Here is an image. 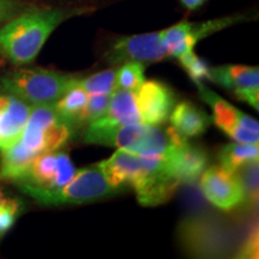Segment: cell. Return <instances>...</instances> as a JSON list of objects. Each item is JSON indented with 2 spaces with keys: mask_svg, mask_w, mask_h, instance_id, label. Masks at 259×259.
I'll use <instances>...</instances> for the list:
<instances>
[{
  "mask_svg": "<svg viewBox=\"0 0 259 259\" xmlns=\"http://www.w3.org/2000/svg\"><path fill=\"white\" fill-rule=\"evenodd\" d=\"M96 166L113 186L120 190L132 187L138 203L143 206H157L168 202L180 186L163 156H144L118 149Z\"/></svg>",
  "mask_w": 259,
  "mask_h": 259,
  "instance_id": "1",
  "label": "cell"
},
{
  "mask_svg": "<svg viewBox=\"0 0 259 259\" xmlns=\"http://www.w3.org/2000/svg\"><path fill=\"white\" fill-rule=\"evenodd\" d=\"M76 127L53 105L31 107L27 124L11 147L2 151L0 179L14 181L38 155L59 150L72 138Z\"/></svg>",
  "mask_w": 259,
  "mask_h": 259,
  "instance_id": "2",
  "label": "cell"
},
{
  "mask_svg": "<svg viewBox=\"0 0 259 259\" xmlns=\"http://www.w3.org/2000/svg\"><path fill=\"white\" fill-rule=\"evenodd\" d=\"M90 9H32L22 12L0 28V57L16 66L36 59L53 31L67 19Z\"/></svg>",
  "mask_w": 259,
  "mask_h": 259,
  "instance_id": "3",
  "label": "cell"
},
{
  "mask_svg": "<svg viewBox=\"0 0 259 259\" xmlns=\"http://www.w3.org/2000/svg\"><path fill=\"white\" fill-rule=\"evenodd\" d=\"M83 138L88 144L122 149L144 156H164L185 137L171 126L160 128L144 122H115L100 118L88 125Z\"/></svg>",
  "mask_w": 259,
  "mask_h": 259,
  "instance_id": "4",
  "label": "cell"
},
{
  "mask_svg": "<svg viewBox=\"0 0 259 259\" xmlns=\"http://www.w3.org/2000/svg\"><path fill=\"white\" fill-rule=\"evenodd\" d=\"M79 77L48 69H21L0 76V88L14 94L31 107L53 105Z\"/></svg>",
  "mask_w": 259,
  "mask_h": 259,
  "instance_id": "5",
  "label": "cell"
},
{
  "mask_svg": "<svg viewBox=\"0 0 259 259\" xmlns=\"http://www.w3.org/2000/svg\"><path fill=\"white\" fill-rule=\"evenodd\" d=\"M120 189L113 186L99 167L93 166L76 170L69 183L56 190L29 192L41 205L84 204L118 193Z\"/></svg>",
  "mask_w": 259,
  "mask_h": 259,
  "instance_id": "6",
  "label": "cell"
},
{
  "mask_svg": "<svg viewBox=\"0 0 259 259\" xmlns=\"http://www.w3.org/2000/svg\"><path fill=\"white\" fill-rule=\"evenodd\" d=\"M74 173L76 168L69 155L56 150L35 157L14 183L28 194L59 189L72 179Z\"/></svg>",
  "mask_w": 259,
  "mask_h": 259,
  "instance_id": "7",
  "label": "cell"
},
{
  "mask_svg": "<svg viewBox=\"0 0 259 259\" xmlns=\"http://www.w3.org/2000/svg\"><path fill=\"white\" fill-rule=\"evenodd\" d=\"M200 99L212 109V120L220 130L239 143H259V122L252 116L235 108L225 99L206 88L203 83L197 84Z\"/></svg>",
  "mask_w": 259,
  "mask_h": 259,
  "instance_id": "8",
  "label": "cell"
},
{
  "mask_svg": "<svg viewBox=\"0 0 259 259\" xmlns=\"http://www.w3.org/2000/svg\"><path fill=\"white\" fill-rule=\"evenodd\" d=\"M168 56L161 31L145 32L120 37L106 52L105 59L108 64L118 65L136 61L153 64L166 59Z\"/></svg>",
  "mask_w": 259,
  "mask_h": 259,
  "instance_id": "9",
  "label": "cell"
},
{
  "mask_svg": "<svg viewBox=\"0 0 259 259\" xmlns=\"http://www.w3.org/2000/svg\"><path fill=\"white\" fill-rule=\"evenodd\" d=\"M179 238L186 251L197 255L226 253L228 235L226 228L208 218H190L180 225Z\"/></svg>",
  "mask_w": 259,
  "mask_h": 259,
  "instance_id": "10",
  "label": "cell"
},
{
  "mask_svg": "<svg viewBox=\"0 0 259 259\" xmlns=\"http://www.w3.org/2000/svg\"><path fill=\"white\" fill-rule=\"evenodd\" d=\"M198 181L204 197L219 209L229 211L245 203L240 181L221 166L205 168Z\"/></svg>",
  "mask_w": 259,
  "mask_h": 259,
  "instance_id": "11",
  "label": "cell"
},
{
  "mask_svg": "<svg viewBox=\"0 0 259 259\" xmlns=\"http://www.w3.org/2000/svg\"><path fill=\"white\" fill-rule=\"evenodd\" d=\"M210 80L231 90L239 100L259 109V70L255 66L222 65L210 67Z\"/></svg>",
  "mask_w": 259,
  "mask_h": 259,
  "instance_id": "12",
  "label": "cell"
},
{
  "mask_svg": "<svg viewBox=\"0 0 259 259\" xmlns=\"http://www.w3.org/2000/svg\"><path fill=\"white\" fill-rule=\"evenodd\" d=\"M135 97L142 122L149 125L164 124L176 106V94L158 80H145L135 92Z\"/></svg>",
  "mask_w": 259,
  "mask_h": 259,
  "instance_id": "13",
  "label": "cell"
},
{
  "mask_svg": "<svg viewBox=\"0 0 259 259\" xmlns=\"http://www.w3.org/2000/svg\"><path fill=\"white\" fill-rule=\"evenodd\" d=\"M163 157L170 174L180 185L196 184L209 162L206 151L198 145L189 143L187 138L174 145Z\"/></svg>",
  "mask_w": 259,
  "mask_h": 259,
  "instance_id": "14",
  "label": "cell"
},
{
  "mask_svg": "<svg viewBox=\"0 0 259 259\" xmlns=\"http://www.w3.org/2000/svg\"><path fill=\"white\" fill-rule=\"evenodd\" d=\"M31 106L14 94L0 92V153L19 138L27 124Z\"/></svg>",
  "mask_w": 259,
  "mask_h": 259,
  "instance_id": "15",
  "label": "cell"
},
{
  "mask_svg": "<svg viewBox=\"0 0 259 259\" xmlns=\"http://www.w3.org/2000/svg\"><path fill=\"white\" fill-rule=\"evenodd\" d=\"M169 118L171 127L185 138L198 137L211 124V118L190 101H183L174 106Z\"/></svg>",
  "mask_w": 259,
  "mask_h": 259,
  "instance_id": "16",
  "label": "cell"
},
{
  "mask_svg": "<svg viewBox=\"0 0 259 259\" xmlns=\"http://www.w3.org/2000/svg\"><path fill=\"white\" fill-rule=\"evenodd\" d=\"M102 119L115 122H142L136 106L135 92L115 89Z\"/></svg>",
  "mask_w": 259,
  "mask_h": 259,
  "instance_id": "17",
  "label": "cell"
},
{
  "mask_svg": "<svg viewBox=\"0 0 259 259\" xmlns=\"http://www.w3.org/2000/svg\"><path fill=\"white\" fill-rule=\"evenodd\" d=\"M242 16H229V17H222L216 19H210L206 22H198V23H192V22H181L183 23L184 35H185V42L190 48H194L196 45L204 37L209 35L215 34L223 29L232 27L239 22L245 21Z\"/></svg>",
  "mask_w": 259,
  "mask_h": 259,
  "instance_id": "18",
  "label": "cell"
},
{
  "mask_svg": "<svg viewBox=\"0 0 259 259\" xmlns=\"http://www.w3.org/2000/svg\"><path fill=\"white\" fill-rule=\"evenodd\" d=\"M258 144L239 143V142L225 145L219 153L220 166L229 173H234L236 169L252 161H258Z\"/></svg>",
  "mask_w": 259,
  "mask_h": 259,
  "instance_id": "19",
  "label": "cell"
},
{
  "mask_svg": "<svg viewBox=\"0 0 259 259\" xmlns=\"http://www.w3.org/2000/svg\"><path fill=\"white\" fill-rule=\"evenodd\" d=\"M88 94L79 87H73L67 90L63 96L53 103L56 111L65 120L71 122L74 127H78V118L87 103Z\"/></svg>",
  "mask_w": 259,
  "mask_h": 259,
  "instance_id": "20",
  "label": "cell"
},
{
  "mask_svg": "<svg viewBox=\"0 0 259 259\" xmlns=\"http://www.w3.org/2000/svg\"><path fill=\"white\" fill-rule=\"evenodd\" d=\"M145 65L136 61L121 64L116 70L115 89H124L136 92L145 82Z\"/></svg>",
  "mask_w": 259,
  "mask_h": 259,
  "instance_id": "21",
  "label": "cell"
},
{
  "mask_svg": "<svg viewBox=\"0 0 259 259\" xmlns=\"http://www.w3.org/2000/svg\"><path fill=\"white\" fill-rule=\"evenodd\" d=\"M116 70L108 69L97 72L87 78H79L77 87L87 94H112L115 90Z\"/></svg>",
  "mask_w": 259,
  "mask_h": 259,
  "instance_id": "22",
  "label": "cell"
},
{
  "mask_svg": "<svg viewBox=\"0 0 259 259\" xmlns=\"http://www.w3.org/2000/svg\"><path fill=\"white\" fill-rule=\"evenodd\" d=\"M245 193V203L254 206L258 203V161H252L234 171Z\"/></svg>",
  "mask_w": 259,
  "mask_h": 259,
  "instance_id": "23",
  "label": "cell"
},
{
  "mask_svg": "<svg viewBox=\"0 0 259 259\" xmlns=\"http://www.w3.org/2000/svg\"><path fill=\"white\" fill-rule=\"evenodd\" d=\"M111 95L112 94H88L87 103L78 118V127L102 118L108 108Z\"/></svg>",
  "mask_w": 259,
  "mask_h": 259,
  "instance_id": "24",
  "label": "cell"
},
{
  "mask_svg": "<svg viewBox=\"0 0 259 259\" xmlns=\"http://www.w3.org/2000/svg\"><path fill=\"white\" fill-rule=\"evenodd\" d=\"M180 61V65L189 74L191 80L196 84L203 83L204 79H210V66L205 60L194 53V51L187 52L178 58Z\"/></svg>",
  "mask_w": 259,
  "mask_h": 259,
  "instance_id": "25",
  "label": "cell"
},
{
  "mask_svg": "<svg viewBox=\"0 0 259 259\" xmlns=\"http://www.w3.org/2000/svg\"><path fill=\"white\" fill-rule=\"evenodd\" d=\"M19 209L21 204L14 199H6L5 203L0 206V235L5 234L15 225Z\"/></svg>",
  "mask_w": 259,
  "mask_h": 259,
  "instance_id": "26",
  "label": "cell"
},
{
  "mask_svg": "<svg viewBox=\"0 0 259 259\" xmlns=\"http://www.w3.org/2000/svg\"><path fill=\"white\" fill-rule=\"evenodd\" d=\"M258 228L255 227L245 239L244 244L240 246L236 258H258Z\"/></svg>",
  "mask_w": 259,
  "mask_h": 259,
  "instance_id": "27",
  "label": "cell"
},
{
  "mask_svg": "<svg viewBox=\"0 0 259 259\" xmlns=\"http://www.w3.org/2000/svg\"><path fill=\"white\" fill-rule=\"evenodd\" d=\"M16 4L12 0H0V23L14 16Z\"/></svg>",
  "mask_w": 259,
  "mask_h": 259,
  "instance_id": "28",
  "label": "cell"
},
{
  "mask_svg": "<svg viewBox=\"0 0 259 259\" xmlns=\"http://www.w3.org/2000/svg\"><path fill=\"white\" fill-rule=\"evenodd\" d=\"M180 2H181V4L185 6L187 10L193 11V10L199 9L200 6L205 4L208 0H180Z\"/></svg>",
  "mask_w": 259,
  "mask_h": 259,
  "instance_id": "29",
  "label": "cell"
},
{
  "mask_svg": "<svg viewBox=\"0 0 259 259\" xmlns=\"http://www.w3.org/2000/svg\"><path fill=\"white\" fill-rule=\"evenodd\" d=\"M5 200H6V198L4 197V194H3L2 191H0V206L5 203Z\"/></svg>",
  "mask_w": 259,
  "mask_h": 259,
  "instance_id": "30",
  "label": "cell"
}]
</instances>
